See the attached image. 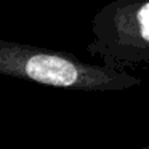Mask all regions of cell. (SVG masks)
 I'll return each mask as SVG.
<instances>
[{"label":"cell","instance_id":"3957f363","mask_svg":"<svg viewBox=\"0 0 149 149\" xmlns=\"http://www.w3.org/2000/svg\"><path fill=\"white\" fill-rule=\"evenodd\" d=\"M138 149H149V144L148 146H143V148H138Z\"/></svg>","mask_w":149,"mask_h":149},{"label":"cell","instance_id":"7a4b0ae2","mask_svg":"<svg viewBox=\"0 0 149 149\" xmlns=\"http://www.w3.org/2000/svg\"><path fill=\"white\" fill-rule=\"evenodd\" d=\"M93 40L88 53L114 69L149 63V0H112L90 23Z\"/></svg>","mask_w":149,"mask_h":149},{"label":"cell","instance_id":"6da1fadb","mask_svg":"<svg viewBox=\"0 0 149 149\" xmlns=\"http://www.w3.org/2000/svg\"><path fill=\"white\" fill-rule=\"evenodd\" d=\"M0 74L79 91H120L141 85V79L128 71L88 64L68 52L3 39H0Z\"/></svg>","mask_w":149,"mask_h":149}]
</instances>
